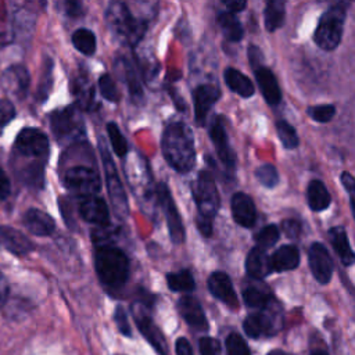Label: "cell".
<instances>
[{
	"label": "cell",
	"instance_id": "8fae6325",
	"mask_svg": "<svg viewBox=\"0 0 355 355\" xmlns=\"http://www.w3.org/2000/svg\"><path fill=\"white\" fill-rule=\"evenodd\" d=\"M308 262L313 277L320 284H327L333 276L334 265L327 248L322 243L315 241L311 244L308 250Z\"/></svg>",
	"mask_w": 355,
	"mask_h": 355
},
{
	"label": "cell",
	"instance_id": "6da1fadb",
	"mask_svg": "<svg viewBox=\"0 0 355 355\" xmlns=\"http://www.w3.org/2000/svg\"><path fill=\"white\" fill-rule=\"evenodd\" d=\"M165 161L179 173H187L196 164V147L191 129L182 121L166 125L161 139Z\"/></svg>",
	"mask_w": 355,
	"mask_h": 355
},
{
	"label": "cell",
	"instance_id": "52a82bcc",
	"mask_svg": "<svg viewBox=\"0 0 355 355\" xmlns=\"http://www.w3.org/2000/svg\"><path fill=\"white\" fill-rule=\"evenodd\" d=\"M50 125L54 136L60 141L75 140L85 132L80 112L73 105L54 111L50 116Z\"/></svg>",
	"mask_w": 355,
	"mask_h": 355
},
{
	"label": "cell",
	"instance_id": "1f68e13d",
	"mask_svg": "<svg viewBox=\"0 0 355 355\" xmlns=\"http://www.w3.org/2000/svg\"><path fill=\"white\" fill-rule=\"evenodd\" d=\"M166 283L172 291H182V293H189L194 290V286H196L193 275L189 269H183L175 273H168Z\"/></svg>",
	"mask_w": 355,
	"mask_h": 355
},
{
	"label": "cell",
	"instance_id": "681fc988",
	"mask_svg": "<svg viewBox=\"0 0 355 355\" xmlns=\"http://www.w3.org/2000/svg\"><path fill=\"white\" fill-rule=\"evenodd\" d=\"M11 191V184L10 179L4 173V171L0 168V200H6L10 196Z\"/></svg>",
	"mask_w": 355,
	"mask_h": 355
},
{
	"label": "cell",
	"instance_id": "ee69618b",
	"mask_svg": "<svg viewBox=\"0 0 355 355\" xmlns=\"http://www.w3.org/2000/svg\"><path fill=\"white\" fill-rule=\"evenodd\" d=\"M114 319H115V323H116L119 331H121L123 336L130 337L132 331H130V326H129V322H128V316H126L125 309H123L121 305H118V306L115 308Z\"/></svg>",
	"mask_w": 355,
	"mask_h": 355
},
{
	"label": "cell",
	"instance_id": "5bb4252c",
	"mask_svg": "<svg viewBox=\"0 0 355 355\" xmlns=\"http://www.w3.org/2000/svg\"><path fill=\"white\" fill-rule=\"evenodd\" d=\"M209 137L214 141L216 154L220 159V162L227 169H234L236 165V155L229 144V139L225 130V125L220 116H215L211 126H209Z\"/></svg>",
	"mask_w": 355,
	"mask_h": 355
},
{
	"label": "cell",
	"instance_id": "3957f363",
	"mask_svg": "<svg viewBox=\"0 0 355 355\" xmlns=\"http://www.w3.org/2000/svg\"><path fill=\"white\" fill-rule=\"evenodd\" d=\"M94 266L100 282L110 288L122 287L129 277V259L111 244H96Z\"/></svg>",
	"mask_w": 355,
	"mask_h": 355
},
{
	"label": "cell",
	"instance_id": "11a10c76",
	"mask_svg": "<svg viewBox=\"0 0 355 355\" xmlns=\"http://www.w3.org/2000/svg\"><path fill=\"white\" fill-rule=\"evenodd\" d=\"M7 29H6V22H4V17H0V40H7Z\"/></svg>",
	"mask_w": 355,
	"mask_h": 355
},
{
	"label": "cell",
	"instance_id": "d6986e66",
	"mask_svg": "<svg viewBox=\"0 0 355 355\" xmlns=\"http://www.w3.org/2000/svg\"><path fill=\"white\" fill-rule=\"evenodd\" d=\"M258 87L269 105H276L282 100V92L273 72L266 67H259L254 71Z\"/></svg>",
	"mask_w": 355,
	"mask_h": 355
},
{
	"label": "cell",
	"instance_id": "836d02e7",
	"mask_svg": "<svg viewBox=\"0 0 355 355\" xmlns=\"http://www.w3.org/2000/svg\"><path fill=\"white\" fill-rule=\"evenodd\" d=\"M107 133H108V139H110V143H111V147H112V151L123 158L126 157L128 154V141L125 139V136L122 135L121 129L118 128V125L115 122H108L107 123Z\"/></svg>",
	"mask_w": 355,
	"mask_h": 355
},
{
	"label": "cell",
	"instance_id": "603a6c76",
	"mask_svg": "<svg viewBox=\"0 0 355 355\" xmlns=\"http://www.w3.org/2000/svg\"><path fill=\"white\" fill-rule=\"evenodd\" d=\"M272 272L293 270L300 263V251L295 245H282L269 257Z\"/></svg>",
	"mask_w": 355,
	"mask_h": 355
},
{
	"label": "cell",
	"instance_id": "e575fe53",
	"mask_svg": "<svg viewBox=\"0 0 355 355\" xmlns=\"http://www.w3.org/2000/svg\"><path fill=\"white\" fill-rule=\"evenodd\" d=\"M276 132H277V136H279V140L282 141L283 147L284 148H288V150H293V148H297L298 144H300V139L297 136V132L295 129L284 119H279L276 122Z\"/></svg>",
	"mask_w": 355,
	"mask_h": 355
},
{
	"label": "cell",
	"instance_id": "5b68a950",
	"mask_svg": "<svg viewBox=\"0 0 355 355\" xmlns=\"http://www.w3.org/2000/svg\"><path fill=\"white\" fill-rule=\"evenodd\" d=\"M345 17L347 6L344 3H336L322 14L313 33V40L319 49L331 51L340 44Z\"/></svg>",
	"mask_w": 355,
	"mask_h": 355
},
{
	"label": "cell",
	"instance_id": "ab89813d",
	"mask_svg": "<svg viewBox=\"0 0 355 355\" xmlns=\"http://www.w3.org/2000/svg\"><path fill=\"white\" fill-rule=\"evenodd\" d=\"M98 90L100 94L110 103H118L119 101V92L112 80V78L108 73H104L98 78Z\"/></svg>",
	"mask_w": 355,
	"mask_h": 355
},
{
	"label": "cell",
	"instance_id": "8d00e7d4",
	"mask_svg": "<svg viewBox=\"0 0 355 355\" xmlns=\"http://www.w3.org/2000/svg\"><path fill=\"white\" fill-rule=\"evenodd\" d=\"M279 237H280V232H279L277 226L266 225L254 236V240L257 243L255 247H258L261 250H268L277 243Z\"/></svg>",
	"mask_w": 355,
	"mask_h": 355
},
{
	"label": "cell",
	"instance_id": "9c48e42d",
	"mask_svg": "<svg viewBox=\"0 0 355 355\" xmlns=\"http://www.w3.org/2000/svg\"><path fill=\"white\" fill-rule=\"evenodd\" d=\"M155 194L158 198V202L164 211L168 230H169V237L175 244H180L184 241V227L182 223L180 214L178 211V207L175 204V200L169 191L168 184L165 183H158L155 189Z\"/></svg>",
	"mask_w": 355,
	"mask_h": 355
},
{
	"label": "cell",
	"instance_id": "f1b7e54d",
	"mask_svg": "<svg viewBox=\"0 0 355 355\" xmlns=\"http://www.w3.org/2000/svg\"><path fill=\"white\" fill-rule=\"evenodd\" d=\"M218 24L223 36L229 42H240L244 36V29L236 14L229 11H220L218 14Z\"/></svg>",
	"mask_w": 355,
	"mask_h": 355
},
{
	"label": "cell",
	"instance_id": "30bf717a",
	"mask_svg": "<svg viewBox=\"0 0 355 355\" xmlns=\"http://www.w3.org/2000/svg\"><path fill=\"white\" fill-rule=\"evenodd\" d=\"M243 327L247 336L252 338L272 336L280 330L282 316L277 315V311H273L272 304H269L266 308L248 315L243 323Z\"/></svg>",
	"mask_w": 355,
	"mask_h": 355
},
{
	"label": "cell",
	"instance_id": "f6af8a7d",
	"mask_svg": "<svg viewBox=\"0 0 355 355\" xmlns=\"http://www.w3.org/2000/svg\"><path fill=\"white\" fill-rule=\"evenodd\" d=\"M15 116V108L8 100H0V128L6 126Z\"/></svg>",
	"mask_w": 355,
	"mask_h": 355
},
{
	"label": "cell",
	"instance_id": "bcb514c9",
	"mask_svg": "<svg viewBox=\"0 0 355 355\" xmlns=\"http://www.w3.org/2000/svg\"><path fill=\"white\" fill-rule=\"evenodd\" d=\"M282 229L288 239H298L301 234V223L297 219H284Z\"/></svg>",
	"mask_w": 355,
	"mask_h": 355
},
{
	"label": "cell",
	"instance_id": "816d5d0a",
	"mask_svg": "<svg viewBox=\"0 0 355 355\" xmlns=\"http://www.w3.org/2000/svg\"><path fill=\"white\" fill-rule=\"evenodd\" d=\"M225 6H226L229 12L236 14L239 11H243L245 8L247 3L245 1H240V0H230V1H225Z\"/></svg>",
	"mask_w": 355,
	"mask_h": 355
},
{
	"label": "cell",
	"instance_id": "2e32d148",
	"mask_svg": "<svg viewBox=\"0 0 355 355\" xmlns=\"http://www.w3.org/2000/svg\"><path fill=\"white\" fill-rule=\"evenodd\" d=\"M232 216L243 227H252L257 220V209L252 198L245 193H234L230 201Z\"/></svg>",
	"mask_w": 355,
	"mask_h": 355
},
{
	"label": "cell",
	"instance_id": "ffe728a7",
	"mask_svg": "<svg viewBox=\"0 0 355 355\" xmlns=\"http://www.w3.org/2000/svg\"><path fill=\"white\" fill-rule=\"evenodd\" d=\"M178 309L183 319L198 330H207L208 329V320L205 318V313L200 305V302L191 297V295H183L178 302Z\"/></svg>",
	"mask_w": 355,
	"mask_h": 355
},
{
	"label": "cell",
	"instance_id": "ac0fdd59",
	"mask_svg": "<svg viewBox=\"0 0 355 355\" xmlns=\"http://www.w3.org/2000/svg\"><path fill=\"white\" fill-rule=\"evenodd\" d=\"M208 288L214 297L225 302L230 308H237L239 301L230 277L225 272H214L208 277Z\"/></svg>",
	"mask_w": 355,
	"mask_h": 355
},
{
	"label": "cell",
	"instance_id": "4dcf8cb0",
	"mask_svg": "<svg viewBox=\"0 0 355 355\" xmlns=\"http://www.w3.org/2000/svg\"><path fill=\"white\" fill-rule=\"evenodd\" d=\"M243 298H244V302L250 308H255V309H263L269 304L273 302V297L268 290L261 288V287H255V286L247 287L243 291Z\"/></svg>",
	"mask_w": 355,
	"mask_h": 355
},
{
	"label": "cell",
	"instance_id": "60d3db41",
	"mask_svg": "<svg viewBox=\"0 0 355 355\" xmlns=\"http://www.w3.org/2000/svg\"><path fill=\"white\" fill-rule=\"evenodd\" d=\"M227 355H250V349L244 338L239 333H230L226 338Z\"/></svg>",
	"mask_w": 355,
	"mask_h": 355
},
{
	"label": "cell",
	"instance_id": "6f0895ef",
	"mask_svg": "<svg viewBox=\"0 0 355 355\" xmlns=\"http://www.w3.org/2000/svg\"><path fill=\"white\" fill-rule=\"evenodd\" d=\"M311 355H329V354L324 352V351H315V352L311 354Z\"/></svg>",
	"mask_w": 355,
	"mask_h": 355
},
{
	"label": "cell",
	"instance_id": "44dd1931",
	"mask_svg": "<svg viewBox=\"0 0 355 355\" xmlns=\"http://www.w3.org/2000/svg\"><path fill=\"white\" fill-rule=\"evenodd\" d=\"M24 225L36 236H50L55 229L53 218L37 208H31L24 214Z\"/></svg>",
	"mask_w": 355,
	"mask_h": 355
},
{
	"label": "cell",
	"instance_id": "7c38bea8",
	"mask_svg": "<svg viewBox=\"0 0 355 355\" xmlns=\"http://www.w3.org/2000/svg\"><path fill=\"white\" fill-rule=\"evenodd\" d=\"M18 151L26 157H46L49 153L47 136L36 128H25L15 139Z\"/></svg>",
	"mask_w": 355,
	"mask_h": 355
},
{
	"label": "cell",
	"instance_id": "e0dca14e",
	"mask_svg": "<svg viewBox=\"0 0 355 355\" xmlns=\"http://www.w3.org/2000/svg\"><path fill=\"white\" fill-rule=\"evenodd\" d=\"M133 315H135L136 324L140 333L146 337V340L157 349L159 355H166V343H165L164 334L155 326L153 319L144 311H140L137 306H135Z\"/></svg>",
	"mask_w": 355,
	"mask_h": 355
},
{
	"label": "cell",
	"instance_id": "9a60e30c",
	"mask_svg": "<svg viewBox=\"0 0 355 355\" xmlns=\"http://www.w3.org/2000/svg\"><path fill=\"white\" fill-rule=\"evenodd\" d=\"M220 90L212 85H200L193 92L194 116L198 125H204L211 107L219 100Z\"/></svg>",
	"mask_w": 355,
	"mask_h": 355
},
{
	"label": "cell",
	"instance_id": "4316f807",
	"mask_svg": "<svg viewBox=\"0 0 355 355\" xmlns=\"http://www.w3.org/2000/svg\"><path fill=\"white\" fill-rule=\"evenodd\" d=\"M223 78H225V82H226L227 87L232 92H234L236 94H239L240 97L248 98L255 92V87H254V83L251 82V79L247 78L239 69L226 68L225 72H223Z\"/></svg>",
	"mask_w": 355,
	"mask_h": 355
},
{
	"label": "cell",
	"instance_id": "7bdbcfd3",
	"mask_svg": "<svg viewBox=\"0 0 355 355\" xmlns=\"http://www.w3.org/2000/svg\"><path fill=\"white\" fill-rule=\"evenodd\" d=\"M201 355H220V344L212 337H202L198 341Z\"/></svg>",
	"mask_w": 355,
	"mask_h": 355
},
{
	"label": "cell",
	"instance_id": "7a4b0ae2",
	"mask_svg": "<svg viewBox=\"0 0 355 355\" xmlns=\"http://www.w3.org/2000/svg\"><path fill=\"white\" fill-rule=\"evenodd\" d=\"M193 198L197 207V227L202 236L212 234V222L219 209V193L214 176L208 171H200L191 184Z\"/></svg>",
	"mask_w": 355,
	"mask_h": 355
},
{
	"label": "cell",
	"instance_id": "277c9868",
	"mask_svg": "<svg viewBox=\"0 0 355 355\" xmlns=\"http://www.w3.org/2000/svg\"><path fill=\"white\" fill-rule=\"evenodd\" d=\"M105 19L112 35L125 44L135 46L146 32V21L135 17L125 3H111L105 12Z\"/></svg>",
	"mask_w": 355,
	"mask_h": 355
},
{
	"label": "cell",
	"instance_id": "d4e9b609",
	"mask_svg": "<svg viewBox=\"0 0 355 355\" xmlns=\"http://www.w3.org/2000/svg\"><path fill=\"white\" fill-rule=\"evenodd\" d=\"M329 239H330V243H331L334 251L337 252L341 263L344 266H351L354 263L355 254L349 245L345 227H343V226L331 227L329 230Z\"/></svg>",
	"mask_w": 355,
	"mask_h": 355
},
{
	"label": "cell",
	"instance_id": "7402d4cb",
	"mask_svg": "<svg viewBox=\"0 0 355 355\" xmlns=\"http://www.w3.org/2000/svg\"><path fill=\"white\" fill-rule=\"evenodd\" d=\"M3 85L11 94L22 98L29 86V73L24 67L12 65L4 72Z\"/></svg>",
	"mask_w": 355,
	"mask_h": 355
},
{
	"label": "cell",
	"instance_id": "8992f818",
	"mask_svg": "<svg viewBox=\"0 0 355 355\" xmlns=\"http://www.w3.org/2000/svg\"><path fill=\"white\" fill-rule=\"evenodd\" d=\"M98 150H100V157H101L104 176H105V184H107V190H108V194H110V198H111L112 209H114V212L118 218H125L128 215V211H129L128 197L125 194V190H123L122 182L119 179L118 171L115 168V164H114V161L110 155V151H108L103 137L100 139Z\"/></svg>",
	"mask_w": 355,
	"mask_h": 355
},
{
	"label": "cell",
	"instance_id": "d590c367",
	"mask_svg": "<svg viewBox=\"0 0 355 355\" xmlns=\"http://www.w3.org/2000/svg\"><path fill=\"white\" fill-rule=\"evenodd\" d=\"M73 93L79 98V103L83 108L92 110V107L94 105V92L86 78H83V76L76 78V82L73 86Z\"/></svg>",
	"mask_w": 355,
	"mask_h": 355
},
{
	"label": "cell",
	"instance_id": "f5cc1de1",
	"mask_svg": "<svg viewBox=\"0 0 355 355\" xmlns=\"http://www.w3.org/2000/svg\"><path fill=\"white\" fill-rule=\"evenodd\" d=\"M65 7H67V14L71 17H78V15H82V12H83L82 4L78 1H68L65 4Z\"/></svg>",
	"mask_w": 355,
	"mask_h": 355
},
{
	"label": "cell",
	"instance_id": "9f6ffc18",
	"mask_svg": "<svg viewBox=\"0 0 355 355\" xmlns=\"http://www.w3.org/2000/svg\"><path fill=\"white\" fill-rule=\"evenodd\" d=\"M268 355H290V354H287V352H284V351H280V349H275V351L269 352Z\"/></svg>",
	"mask_w": 355,
	"mask_h": 355
},
{
	"label": "cell",
	"instance_id": "ba28073f",
	"mask_svg": "<svg viewBox=\"0 0 355 355\" xmlns=\"http://www.w3.org/2000/svg\"><path fill=\"white\" fill-rule=\"evenodd\" d=\"M65 187L79 198L96 196L100 191V176L89 166H72L64 175Z\"/></svg>",
	"mask_w": 355,
	"mask_h": 355
},
{
	"label": "cell",
	"instance_id": "f35d334b",
	"mask_svg": "<svg viewBox=\"0 0 355 355\" xmlns=\"http://www.w3.org/2000/svg\"><path fill=\"white\" fill-rule=\"evenodd\" d=\"M255 178L257 180L268 187L273 189L279 183V172L272 164H263L255 169Z\"/></svg>",
	"mask_w": 355,
	"mask_h": 355
},
{
	"label": "cell",
	"instance_id": "4fadbf2b",
	"mask_svg": "<svg viewBox=\"0 0 355 355\" xmlns=\"http://www.w3.org/2000/svg\"><path fill=\"white\" fill-rule=\"evenodd\" d=\"M78 212L82 219L97 226L110 225V209L107 202L97 196H89L79 198Z\"/></svg>",
	"mask_w": 355,
	"mask_h": 355
},
{
	"label": "cell",
	"instance_id": "db71d44e",
	"mask_svg": "<svg viewBox=\"0 0 355 355\" xmlns=\"http://www.w3.org/2000/svg\"><path fill=\"white\" fill-rule=\"evenodd\" d=\"M7 294H8V284L6 277L3 276V273L0 272V308L4 305L6 300H7Z\"/></svg>",
	"mask_w": 355,
	"mask_h": 355
},
{
	"label": "cell",
	"instance_id": "7dc6e473",
	"mask_svg": "<svg viewBox=\"0 0 355 355\" xmlns=\"http://www.w3.org/2000/svg\"><path fill=\"white\" fill-rule=\"evenodd\" d=\"M341 183L344 189L349 194V202H351V209L354 211V190H355V180L354 176L349 172H343L341 173Z\"/></svg>",
	"mask_w": 355,
	"mask_h": 355
},
{
	"label": "cell",
	"instance_id": "cb8c5ba5",
	"mask_svg": "<svg viewBox=\"0 0 355 355\" xmlns=\"http://www.w3.org/2000/svg\"><path fill=\"white\" fill-rule=\"evenodd\" d=\"M245 272L250 277L257 280H262L272 272L270 261L265 250L254 247L248 252L245 258Z\"/></svg>",
	"mask_w": 355,
	"mask_h": 355
},
{
	"label": "cell",
	"instance_id": "484cf974",
	"mask_svg": "<svg viewBox=\"0 0 355 355\" xmlns=\"http://www.w3.org/2000/svg\"><path fill=\"white\" fill-rule=\"evenodd\" d=\"M306 200H308L309 208L315 212L324 211L326 208H329V205L331 202V197H330L327 187L319 179H313L308 183Z\"/></svg>",
	"mask_w": 355,
	"mask_h": 355
},
{
	"label": "cell",
	"instance_id": "b9f144b4",
	"mask_svg": "<svg viewBox=\"0 0 355 355\" xmlns=\"http://www.w3.org/2000/svg\"><path fill=\"white\" fill-rule=\"evenodd\" d=\"M336 114V107L333 104H322V105H313L308 108V115L320 123H326L333 119Z\"/></svg>",
	"mask_w": 355,
	"mask_h": 355
},
{
	"label": "cell",
	"instance_id": "d6a6232c",
	"mask_svg": "<svg viewBox=\"0 0 355 355\" xmlns=\"http://www.w3.org/2000/svg\"><path fill=\"white\" fill-rule=\"evenodd\" d=\"M72 44L85 55H93L96 51V36L86 28L76 29L72 35Z\"/></svg>",
	"mask_w": 355,
	"mask_h": 355
},
{
	"label": "cell",
	"instance_id": "f546056e",
	"mask_svg": "<svg viewBox=\"0 0 355 355\" xmlns=\"http://www.w3.org/2000/svg\"><path fill=\"white\" fill-rule=\"evenodd\" d=\"M286 15V3L282 0H270L265 7V28L269 32H275L284 22Z\"/></svg>",
	"mask_w": 355,
	"mask_h": 355
},
{
	"label": "cell",
	"instance_id": "83f0119b",
	"mask_svg": "<svg viewBox=\"0 0 355 355\" xmlns=\"http://www.w3.org/2000/svg\"><path fill=\"white\" fill-rule=\"evenodd\" d=\"M0 237L4 245L14 254H26L33 248L29 239L12 227L0 226Z\"/></svg>",
	"mask_w": 355,
	"mask_h": 355
},
{
	"label": "cell",
	"instance_id": "74e56055",
	"mask_svg": "<svg viewBox=\"0 0 355 355\" xmlns=\"http://www.w3.org/2000/svg\"><path fill=\"white\" fill-rule=\"evenodd\" d=\"M122 67H123V76L126 79V83H128V87H129V93H130L132 98H135V101L141 100L143 92H141L139 79L136 76V72L133 69V65L128 60H122Z\"/></svg>",
	"mask_w": 355,
	"mask_h": 355
},
{
	"label": "cell",
	"instance_id": "c3c4849f",
	"mask_svg": "<svg viewBox=\"0 0 355 355\" xmlns=\"http://www.w3.org/2000/svg\"><path fill=\"white\" fill-rule=\"evenodd\" d=\"M248 58H250L252 71H255L257 68L262 67V53H261V50L257 46L252 44V46L248 47Z\"/></svg>",
	"mask_w": 355,
	"mask_h": 355
},
{
	"label": "cell",
	"instance_id": "f907efd6",
	"mask_svg": "<svg viewBox=\"0 0 355 355\" xmlns=\"http://www.w3.org/2000/svg\"><path fill=\"white\" fill-rule=\"evenodd\" d=\"M176 354L178 355H193V349H191L189 341L184 337L178 338V341H176Z\"/></svg>",
	"mask_w": 355,
	"mask_h": 355
}]
</instances>
